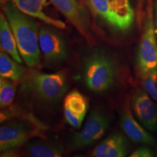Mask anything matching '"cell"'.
Here are the masks:
<instances>
[{
	"label": "cell",
	"mask_w": 157,
	"mask_h": 157,
	"mask_svg": "<svg viewBox=\"0 0 157 157\" xmlns=\"http://www.w3.org/2000/svg\"><path fill=\"white\" fill-rule=\"evenodd\" d=\"M61 143L46 139H37L25 143L23 151L28 156L59 157L63 153Z\"/></svg>",
	"instance_id": "15"
},
{
	"label": "cell",
	"mask_w": 157,
	"mask_h": 157,
	"mask_svg": "<svg viewBox=\"0 0 157 157\" xmlns=\"http://www.w3.org/2000/svg\"><path fill=\"white\" fill-rule=\"evenodd\" d=\"M89 108L87 98L78 90H74L65 96L63 111L65 119L68 124L79 129Z\"/></svg>",
	"instance_id": "12"
},
{
	"label": "cell",
	"mask_w": 157,
	"mask_h": 157,
	"mask_svg": "<svg viewBox=\"0 0 157 157\" xmlns=\"http://www.w3.org/2000/svg\"><path fill=\"white\" fill-rule=\"evenodd\" d=\"M0 43L1 49L7 52L15 61L22 63V58L17 48L16 40L10 23L5 15H0Z\"/></svg>",
	"instance_id": "16"
},
{
	"label": "cell",
	"mask_w": 157,
	"mask_h": 157,
	"mask_svg": "<svg viewBox=\"0 0 157 157\" xmlns=\"http://www.w3.org/2000/svg\"><path fill=\"white\" fill-rule=\"evenodd\" d=\"M39 44L44 60L48 64H58L66 60L68 49L63 38L52 29L42 27L39 31Z\"/></svg>",
	"instance_id": "8"
},
{
	"label": "cell",
	"mask_w": 157,
	"mask_h": 157,
	"mask_svg": "<svg viewBox=\"0 0 157 157\" xmlns=\"http://www.w3.org/2000/svg\"><path fill=\"white\" fill-rule=\"evenodd\" d=\"M21 63L10 58L5 51L0 53V76L1 77L8 78L13 82L23 80L27 74V70Z\"/></svg>",
	"instance_id": "17"
},
{
	"label": "cell",
	"mask_w": 157,
	"mask_h": 157,
	"mask_svg": "<svg viewBox=\"0 0 157 157\" xmlns=\"http://www.w3.org/2000/svg\"><path fill=\"white\" fill-rule=\"evenodd\" d=\"M127 138L120 132L112 133L98 144L92 152L95 157H123L128 154Z\"/></svg>",
	"instance_id": "13"
},
{
	"label": "cell",
	"mask_w": 157,
	"mask_h": 157,
	"mask_svg": "<svg viewBox=\"0 0 157 157\" xmlns=\"http://www.w3.org/2000/svg\"><path fill=\"white\" fill-rule=\"evenodd\" d=\"M41 127H32L23 121H12L2 125L0 128V150L16 148L23 146L31 137L41 136Z\"/></svg>",
	"instance_id": "7"
},
{
	"label": "cell",
	"mask_w": 157,
	"mask_h": 157,
	"mask_svg": "<svg viewBox=\"0 0 157 157\" xmlns=\"http://www.w3.org/2000/svg\"><path fill=\"white\" fill-rule=\"evenodd\" d=\"M131 100L129 98H126L121 110L120 117V127L125 135L132 142L140 144L154 146L156 140L151 134L137 122L132 112Z\"/></svg>",
	"instance_id": "10"
},
{
	"label": "cell",
	"mask_w": 157,
	"mask_h": 157,
	"mask_svg": "<svg viewBox=\"0 0 157 157\" xmlns=\"http://www.w3.org/2000/svg\"><path fill=\"white\" fill-rule=\"evenodd\" d=\"M145 90H137L131 98L133 113L141 124L151 132H157V105Z\"/></svg>",
	"instance_id": "9"
},
{
	"label": "cell",
	"mask_w": 157,
	"mask_h": 157,
	"mask_svg": "<svg viewBox=\"0 0 157 157\" xmlns=\"http://www.w3.org/2000/svg\"><path fill=\"white\" fill-rule=\"evenodd\" d=\"M140 1H141V2H143V0H140Z\"/></svg>",
	"instance_id": "22"
},
{
	"label": "cell",
	"mask_w": 157,
	"mask_h": 157,
	"mask_svg": "<svg viewBox=\"0 0 157 157\" xmlns=\"http://www.w3.org/2000/svg\"><path fill=\"white\" fill-rule=\"evenodd\" d=\"M154 25H155V31H156V37H157V0H156V2H155V5H154Z\"/></svg>",
	"instance_id": "21"
},
{
	"label": "cell",
	"mask_w": 157,
	"mask_h": 157,
	"mask_svg": "<svg viewBox=\"0 0 157 157\" xmlns=\"http://www.w3.org/2000/svg\"><path fill=\"white\" fill-rule=\"evenodd\" d=\"M4 14L14 34L21 58L29 67L40 63L38 27L31 16L19 10L12 1L4 4Z\"/></svg>",
	"instance_id": "1"
},
{
	"label": "cell",
	"mask_w": 157,
	"mask_h": 157,
	"mask_svg": "<svg viewBox=\"0 0 157 157\" xmlns=\"http://www.w3.org/2000/svg\"><path fill=\"white\" fill-rule=\"evenodd\" d=\"M91 10L110 26L124 32L132 27L135 13L129 0H87Z\"/></svg>",
	"instance_id": "4"
},
{
	"label": "cell",
	"mask_w": 157,
	"mask_h": 157,
	"mask_svg": "<svg viewBox=\"0 0 157 157\" xmlns=\"http://www.w3.org/2000/svg\"><path fill=\"white\" fill-rule=\"evenodd\" d=\"M136 66L142 77L157 69V37L151 0H149L146 9L144 30L137 48Z\"/></svg>",
	"instance_id": "5"
},
{
	"label": "cell",
	"mask_w": 157,
	"mask_h": 157,
	"mask_svg": "<svg viewBox=\"0 0 157 157\" xmlns=\"http://www.w3.org/2000/svg\"><path fill=\"white\" fill-rule=\"evenodd\" d=\"M19 10L31 17H36L58 29H65L66 25L60 20L47 15L43 11L47 0H11Z\"/></svg>",
	"instance_id": "14"
},
{
	"label": "cell",
	"mask_w": 157,
	"mask_h": 157,
	"mask_svg": "<svg viewBox=\"0 0 157 157\" xmlns=\"http://www.w3.org/2000/svg\"><path fill=\"white\" fill-rule=\"evenodd\" d=\"M143 86L144 90L153 100L157 102V69L143 76Z\"/></svg>",
	"instance_id": "19"
},
{
	"label": "cell",
	"mask_w": 157,
	"mask_h": 157,
	"mask_svg": "<svg viewBox=\"0 0 157 157\" xmlns=\"http://www.w3.org/2000/svg\"><path fill=\"white\" fill-rule=\"evenodd\" d=\"M67 88L66 76L63 72L31 71L23 79L21 90L43 103H55L63 97Z\"/></svg>",
	"instance_id": "2"
},
{
	"label": "cell",
	"mask_w": 157,
	"mask_h": 157,
	"mask_svg": "<svg viewBox=\"0 0 157 157\" xmlns=\"http://www.w3.org/2000/svg\"><path fill=\"white\" fill-rule=\"evenodd\" d=\"M154 156V152L148 146V145L139 147L130 155L131 157H152Z\"/></svg>",
	"instance_id": "20"
},
{
	"label": "cell",
	"mask_w": 157,
	"mask_h": 157,
	"mask_svg": "<svg viewBox=\"0 0 157 157\" xmlns=\"http://www.w3.org/2000/svg\"><path fill=\"white\" fill-rule=\"evenodd\" d=\"M14 82L1 77L0 79V106L2 109L9 107L15 98Z\"/></svg>",
	"instance_id": "18"
},
{
	"label": "cell",
	"mask_w": 157,
	"mask_h": 157,
	"mask_svg": "<svg viewBox=\"0 0 157 157\" xmlns=\"http://www.w3.org/2000/svg\"><path fill=\"white\" fill-rule=\"evenodd\" d=\"M109 128V121L106 116L98 110H93L83 129L72 136L70 148L81 149L93 144L105 135Z\"/></svg>",
	"instance_id": "6"
},
{
	"label": "cell",
	"mask_w": 157,
	"mask_h": 157,
	"mask_svg": "<svg viewBox=\"0 0 157 157\" xmlns=\"http://www.w3.org/2000/svg\"><path fill=\"white\" fill-rule=\"evenodd\" d=\"M50 2L88 41H90L89 19L85 10L78 0H50Z\"/></svg>",
	"instance_id": "11"
},
{
	"label": "cell",
	"mask_w": 157,
	"mask_h": 157,
	"mask_svg": "<svg viewBox=\"0 0 157 157\" xmlns=\"http://www.w3.org/2000/svg\"><path fill=\"white\" fill-rule=\"evenodd\" d=\"M117 73L116 62L101 50L90 54L84 63L83 75L88 89L96 93L107 91L114 83Z\"/></svg>",
	"instance_id": "3"
}]
</instances>
